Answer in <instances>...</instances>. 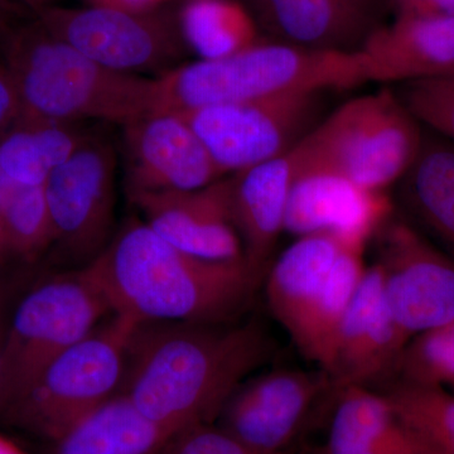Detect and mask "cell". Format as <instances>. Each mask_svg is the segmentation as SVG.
Instances as JSON below:
<instances>
[{
    "instance_id": "obj_34",
    "label": "cell",
    "mask_w": 454,
    "mask_h": 454,
    "mask_svg": "<svg viewBox=\"0 0 454 454\" xmlns=\"http://www.w3.org/2000/svg\"><path fill=\"white\" fill-rule=\"evenodd\" d=\"M405 14L419 16H454V0H420L413 11Z\"/></svg>"
},
{
    "instance_id": "obj_24",
    "label": "cell",
    "mask_w": 454,
    "mask_h": 454,
    "mask_svg": "<svg viewBox=\"0 0 454 454\" xmlns=\"http://www.w3.org/2000/svg\"><path fill=\"white\" fill-rule=\"evenodd\" d=\"M363 247L346 245L292 340L304 357L330 372L343 317L366 273Z\"/></svg>"
},
{
    "instance_id": "obj_22",
    "label": "cell",
    "mask_w": 454,
    "mask_h": 454,
    "mask_svg": "<svg viewBox=\"0 0 454 454\" xmlns=\"http://www.w3.org/2000/svg\"><path fill=\"white\" fill-rule=\"evenodd\" d=\"M173 435L119 393L53 442L52 454H158Z\"/></svg>"
},
{
    "instance_id": "obj_2",
    "label": "cell",
    "mask_w": 454,
    "mask_h": 454,
    "mask_svg": "<svg viewBox=\"0 0 454 454\" xmlns=\"http://www.w3.org/2000/svg\"><path fill=\"white\" fill-rule=\"evenodd\" d=\"M110 309L134 321L232 324L262 278L247 260L199 258L130 220L89 262Z\"/></svg>"
},
{
    "instance_id": "obj_32",
    "label": "cell",
    "mask_w": 454,
    "mask_h": 454,
    "mask_svg": "<svg viewBox=\"0 0 454 454\" xmlns=\"http://www.w3.org/2000/svg\"><path fill=\"white\" fill-rule=\"evenodd\" d=\"M27 274L22 271L0 270V372L12 313L27 288Z\"/></svg>"
},
{
    "instance_id": "obj_30",
    "label": "cell",
    "mask_w": 454,
    "mask_h": 454,
    "mask_svg": "<svg viewBox=\"0 0 454 454\" xmlns=\"http://www.w3.org/2000/svg\"><path fill=\"white\" fill-rule=\"evenodd\" d=\"M399 98L427 129L454 143V86L444 79L402 83Z\"/></svg>"
},
{
    "instance_id": "obj_29",
    "label": "cell",
    "mask_w": 454,
    "mask_h": 454,
    "mask_svg": "<svg viewBox=\"0 0 454 454\" xmlns=\"http://www.w3.org/2000/svg\"><path fill=\"white\" fill-rule=\"evenodd\" d=\"M395 373L405 384L441 387L454 384V319L409 340Z\"/></svg>"
},
{
    "instance_id": "obj_6",
    "label": "cell",
    "mask_w": 454,
    "mask_h": 454,
    "mask_svg": "<svg viewBox=\"0 0 454 454\" xmlns=\"http://www.w3.org/2000/svg\"><path fill=\"white\" fill-rule=\"evenodd\" d=\"M138 322L122 315L106 321L53 358L8 406L0 422L56 442L74 424L121 393L128 345Z\"/></svg>"
},
{
    "instance_id": "obj_7",
    "label": "cell",
    "mask_w": 454,
    "mask_h": 454,
    "mask_svg": "<svg viewBox=\"0 0 454 454\" xmlns=\"http://www.w3.org/2000/svg\"><path fill=\"white\" fill-rule=\"evenodd\" d=\"M112 315L89 262L27 286L9 324L0 372V418L53 358Z\"/></svg>"
},
{
    "instance_id": "obj_5",
    "label": "cell",
    "mask_w": 454,
    "mask_h": 454,
    "mask_svg": "<svg viewBox=\"0 0 454 454\" xmlns=\"http://www.w3.org/2000/svg\"><path fill=\"white\" fill-rule=\"evenodd\" d=\"M423 137V125L399 95L382 89L333 110L298 143L300 172L328 170L385 192L411 168Z\"/></svg>"
},
{
    "instance_id": "obj_33",
    "label": "cell",
    "mask_w": 454,
    "mask_h": 454,
    "mask_svg": "<svg viewBox=\"0 0 454 454\" xmlns=\"http://www.w3.org/2000/svg\"><path fill=\"white\" fill-rule=\"evenodd\" d=\"M20 121V103L11 74L0 66V139Z\"/></svg>"
},
{
    "instance_id": "obj_15",
    "label": "cell",
    "mask_w": 454,
    "mask_h": 454,
    "mask_svg": "<svg viewBox=\"0 0 454 454\" xmlns=\"http://www.w3.org/2000/svg\"><path fill=\"white\" fill-rule=\"evenodd\" d=\"M394 321L384 294L380 265L366 269L340 324L328 375L336 387H366L389 373L409 343Z\"/></svg>"
},
{
    "instance_id": "obj_20",
    "label": "cell",
    "mask_w": 454,
    "mask_h": 454,
    "mask_svg": "<svg viewBox=\"0 0 454 454\" xmlns=\"http://www.w3.org/2000/svg\"><path fill=\"white\" fill-rule=\"evenodd\" d=\"M337 394L325 454H438L397 419L385 394L360 385Z\"/></svg>"
},
{
    "instance_id": "obj_17",
    "label": "cell",
    "mask_w": 454,
    "mask_h": 454,
    "mask_svg": "<svg viewBox=\"0 0 454 454\" xmlns=\"http://www.w3.org/2000/svg\"><path fill=\"white\" fill-rule=\"evenodd\" d=\"M276 42L321 51L356 52L381 26L379 0H253Z\"/></svg>"
},
{
    "instance_id": "obj_14",
    "label": "cell",
    "mask_w": 454,
    "mask_h": 454,
    "mask_svg": "<svg viewBox=\"0 0 454 454\" xmlns=\"http://www.w3.org/2000/svg\"><path fill=\"white\" fill-rule=\"evenodd\" d=\"M130 200L142 212L143 223L177 249L219 262L245 260L230 178L199 190L139 193Z\"/></svg>"
},
{
    "instance_id": "obj_25",
    "label": "cell",
    "mask_w": 454,
    "mask_h": 454,
    "mask_svg": "<svg viewBox=\"0 0 454 454\" xmlns=\"http://www.w3.org/2000/svg\"><path fill=\"white\" fill-rule=\"evenodd\" d=\"M86 138L70 122L20 121L0 139V178L17 187L43 186Z\"/></svg>"
},
{
    "instance_id": "obj_4",
    "label": "cell",
    "mask_w": 454,
    "mask_h": 454,
    "mask_svg": "<svg viewBox=\"0 0 454 454\" xmlns=\"http://www.w3.org/2000/svg\"><path fill=\"white\" fill-rule=\"evenodd\" d=\"M7 70L20 98V121L127 125L151 110L153 80L104 67L55 35L20 38Z\"/></svg>"
},
{
    "instance_id": "obj_3",
    "label": "cell",
    "mask_w": 454,
    "mask_h": 454,
    "mask_svg": "<svg viewBox=\"0 0 454 454\" xmlns=\"http://www.w3.org/2000/svg\"><path fill=\"white\" fill-rule=\"evenodd\" d=\"M370 82L360 51L258 43L236 55L200 59L153 79L149 112L186 113L223 104L307 91H340Z\"/></svg>"
},
{
    "instance_id": "obj_11",
    "label": "cell",
    "mask_w": 454,
    "mask_h": 454,
    "mask_svg": "<svg viewBox=\"0 0 454 454\" xmlns=\"http://www.w3.org/2000/svg\"><path fill=\"white\" fill-rule=\"evenodd\" d=\"M336 389L322 370H274L236 389L221 411L219 428L258 452L284 453L317 403Z\"/></svg>"
},
{
    "instance_id": "obj_19",
    "label": "cell",
    "mask_w": 454,
    "mask_h": 454,
    "mask_svg": "<svg viewBox=\"0 0 454 454\" xmlns=\"http://www.w3.org/2000/svg\"><path fill=\"white\" fill-rule=\"evenodd\" d=\"M297 145L230 177L232 215L245 260L262 278L284 231L286 203L301 170Z\"/></svg>"
},
{
    "instance_id": "obj_28",
    "label": "cell",
    "mask_w": 454,
    "mask_h": 454,
    "mask_svg": "<svg viewBox=\"0 0 454 454\" xmlns=\"http://www.w3.org/2000/svg\"><path fill=\"white\" fill-rule=\"evenodd\" d=\"M0 234L7 260L35 262L53 244L43 186L20 187L0 205Z\"/></svg>"
},
{
    "instance_id": "obj_1",
    "label": "cell",
    "mask_w": 454,
    "mask_h": 454,
    "mask_svg": "<svg viewBox=\"0 0 454 454\" xmlns=\"http://www.w3.org/2000/svg\"><path fill=\"white\" fill-rule=\"evenodd\" d=\"M271 355L273 340L258 321L140 322L128 345L121 393L176 435L219 417Z\"/></svg>"
},
{
    "instance_id": "obj_26",
    "label": "cell",
    "mask_w": 454,
    "mask_h": 454,
    "mask_svg": "<svg viewBox=\"0 0 454 454\" xmlns=\"http://www.w3.org/2000/svg\"><path fill=\"white\" fill-rule=\"evenodd\" d=\"M181 20L188 44L201 59H225L259 43L255 20L234 0H191Z\"/></svg>"
},
{
    "instance_id": "obj_21",
    "label": "cell",
    "mask_w": 454,
    "mask_h": 454,
    "mask_svg": "<svg viewBox=\"0 0 454 454\" xmlns=\"http://www.w3.org/2000/svg\"><path fill=\"white\" fill-rule=\"evenodd\" d=\"M346 245L333 234L301 236L269 269L268 307L291 339Z\"/></svg>"
},
{
    "instance_id": "obj_9",
    "label": "cell",
    "mask_w": 454,
    "mask_h": 454,
    "mask_svg": "<svg viewBox=\"0 0 454 454\" xmlns=\"http://www.w3.org/2000/svg\"><path fill=\"white\" fill-rule=\"evenodd\" d=\"M373 239L385 300L405 336L411 340L453 321V256L439 250L395 211Z\"/></svg>"
},
{
    "instance_id": "obj_10",
    "label": "cell",
    "mask_w": 454,
    "mask_h": 454,
    "mask_svg": "<svg viewBox=\"0 0 454 454\" xmlns=\"http://www.w3.org/2000/svg\"><path fill=\"white\" fill-rule=\"evenodd\" d=\"M114 173L112 146L88 137L44 184L53 244L67 258L88 264L110 243Z\"/></svg>"
},
{
    "instance_id": "obj_12",
    "label": "cell",
    "mask_w": 454,
    "mask_h": 454,
    "mask_svg": "<svg viewBox=\"0 0 454 454\" xmlns=\"http://www.w3.org/2000/svg\"><path fill=\"white\" fill-rule=\"evenodd\" d=\"M124 127L130 196L199 190L223 178L181 114L149 112Z\"/></svg>"
},
{
    "instance_id": "obj_8",
    "label": "cell",
    "mask_w": 454,
    "mask_h": 454,
    "mask_svg": "<svg viewBox=\"0 0 454 454\" xmlns=\"http://www.w3.org/2000/svg\"><path fill=\"white\" fill-rule=\"evenodd\" d=\"M325 94L292 92L178 114L225 175L279 157L306 138L324 119Z\"/></svg>"
},
{
    "instance_id": "obj_36",
    "label": "cell",
    "mask_w": 454,
    "mask_h": 454,
    "mask_svg": "<svg viewBox=\"0 0 454 454\" xmlns=\"http://www.w3.org/2000/svg\"><path fill=\"white\" fill-rule=\"evenodd\" d=\"M419 2L420 0H390L391 5L395 8L396 14L409 13Z\"/></svg>"
},
{
    "instance_id": "obj_31",
    "label": "cell",
    "mask_w": 454,
    "mask_h": 454,
    "mask_svg": "<svg viewBox=\"0 0 454 454\" xmlns=\"http://www.w3.org/2000/svg\"><path fill=\"white\" fill-rule=\"evenodd\" d=\"M158 454H286L262 453L244 446L219 427L201 424L177 433Z\"/></svg>"
},
{
    "instance_id": "obj_18",
    "label": "cell",
    "mask_w": 454,
    "mask_h": 454,
    "mask_svg": "<svg viewBox=\"0 0 454 454\" xmlns=\"http://www.w3.org/2000/svg\"><path fill=\"white\" fill-rule=\"evenodd\" d=\"M370 82L441 79L454 71V16L396 14L360 49Z\"/></svg>"
},
{
    "instance_id": "obj_38",
    "label": "cell",
    "mask_w": 454,
    "mask_h": 454,
    "mask_svg": "<svg viewBox=\"0 0 454 454\" xmlns=\"http://www.w3.org/2000/svg\"><path fill=\"white\" fill-rule=\"evenodd\" d=\"M121 2L128 5H142L146 2H151V0H121Z\"/></svg>"
},
{
    "instance_id": "obj_16",
    "label": "cell",
    "mask_w": 454,
    "mask_h": 454,
    "mask_svg": "<svg viewBox=\"0 0 454 454\" xmlns=\"http://www.w3.org/2000/svg\"><path fill=\"white\" fill-rule=\"evenodd\" d=\"M52 35L92 61L118 73L162 68L169 47L152 23L121 9L103 7L46 16Z\"/></svg>"
},
{
    "instance_id": "obj_27",
    "label": "cell",
    "mask_w": 454,
    "mask_h": 454,
    "mask_svg": "<svg viewBox=\"0 0 454 454\" xmlns=\"http://www.w3.org/2000/svg\"><path fill=\"white\" fill-rule=\"evenodd\" d=\"M406 428L438 454H454V396L444 387L399 382L385 393Z\"/></svg>"
},
{
    "instance_id": "obj_23",
    "label": "cell",
    "mask_w": 454,
    "mask_h": 454,
    "mask_svg": "<svg viewBox=\"0 0 454 454\" xmlns=\"http://www.w3.org/2000/svg\"><path fill=\"white\" fill-rule=\"evenodd\" d=\"M399 186L403 205L454 258V143L424 129L419 153Z\"/></svg>"
},
{
    "instance_id": "obj_13",
    "label": "cell",
    "mask_w": 454,
    "mask_h": 454,
    "mask_svg": "<svg viewBox=\"0 0 454 454\" xmlns=\"http://www.w3.org/2000/svg\"><path fill=\"white\" fill-rule=\"evenodd\" d=\"M394 211L385 192L358 186L339 173L304 170L293 184L284 231L298 238L333 234L366 249Z\"/></svg>"
},
{
    "instance_id": "obj_35",
    "label": "cell",
    "mask_w": 454,
    "mask_h": 454,
    "mask_svg": "<svg viewBox=\"0 0 454 454\" xmlns=\"http://www.w3.org/2000/svg\"><path fill=\"white\" fill-rule=\"evenodd\" d=\"M0 454H26L16 442L0 433Z\"/></svg>"
},
{
    "instance_id": "obj_39",
    "label": "cell",
    "mask_w": 454,
    "mask_h": 454,
    "mask_svg": "<svg viewBox=\"0 0 454 454\" xmlns=\"http://www.w3.org/2000/svg\"><path fill=\"white\" fill-rule=\"evenodd\" d=\"M441 79L447 80V82H450V85L454 86V71L453 73L447 74V76L441 77Z\"/></svg>"
},
{
    "instance_id": "obj_37",
    "label": "cell",
    "mask_w": 454,
    "mask_h": 454,
    "mask_svg": "<svg viewBox=\"0 0 454 454\" xmlns=\"http://www.w3.org/2000/svg\"><path fill=\"white\" fill-rule=\"evenodd\" d=\"M7 262L8 260L7 255H5L4 245H3L2 234H0V267Z\"/></svg>"
}]
</instances>
